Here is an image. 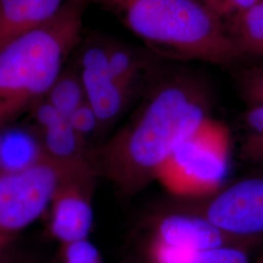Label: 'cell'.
Wrapping results in <instances>:
<instances>
[{"mask_svg":"<svg viewBox=\"0 0 263 263\" xmlns=\"http://www.w3.org/2000/svg\"><path fill=\"white\" fill-rule=\"evenodd\" d=\"M245 152L252 159L263 160V136L250 135L245 144Z\"/></svg>","mask_w":263,"mask_h":263,"instance_id":"obj_22","label":"cell"},{"mask_svg":"<svg viewBox=\"0 0 263 263\" xmlns=\"http://www.w3.org/2000/svg\"><path fill=\"white\" fill-rule=\"evenodd\" d=\"M189 263H251L249 248L227 245L193 252Z\"/></svg>","mask_w":263,"mask_h":263,"instance_id":"obj_15","label":"cell"},{"mask_svg":"<svg viewBox=\"0 0 263 263\" xmlns=\"http://www.w3.org/2000/svg\"><path fill=\"white\" fill-rule=\"evenodd\" d=\"M14 242L15 236L0 234V263H4L10 254H12V246Z\"/></svg>","mask_w":263,"mask_h":263,"instance_id":"obj_23","label":"cell"},{"mask_svg":"<svg viewBox=\"0 0 263 263\" xmlns=\"http://www.w3.org/2000/svg\"><path fill=\"white\" fill-rule=\"evenodd\" d=\"M44 100L66 117H69L86 101L80 72L62 71Z\"/></svg>","mask_w":263,"mask_h":263,"instance_id":"obj_14","label":"cell"},{"mask_svg":"<svg viewBox=\"0 0 263 263\" xmlns=\"http://www.w3.org/2000/svg\"><path fill=\"white\" fill-rule=\"evenodd\" d=\"M4 263H18L17 261V259L14 257V255H13V253L10 254L9 256H8V258L4 261Z\"/></svg>","mask_w":263,"mask_h":263,"instance_id":"obj_24","label":"cell"},{"mask_svg":"<svg viewBox=\"0 0 263 263\" xmlns=\"http://www.w3.org/2000/svg\"><path fill=\"white\" fill-rule=\"evenodd\" d=\"M211 98L195 76L175 73L157 82L135 118L91 154L101 173L125 193L142 187L176 147L207 120Z\"/></svg>","mask_w":263,"mask_h":263,"instance_id":"obj_1","label":"cell"},{"mask_svg":"<svg viewBox=\"0 0 263 263\" xmlns=\"http://www.w3.org/2000/svg\"><path fill=\"white\" fill-rule=\"evenodd\" d=\"M230 37L243 57H263V1L224 21Z\"/></svg>","mask_w":263,"mask_h":263,"instance_id":"obj_13","label":"cell"},{"mask_svg":"<svg viewBox=\"0 0 263 263\" xmlns=\"http://www.w3.org/2000/svg\"><path fill=\"white\" fill-rule=\"evenodd\" d=\"M68 120L73 129L84 138L85 135L92 133L99 127V120L87 100L68 117Z\"/></svg>","mask_w":263,"mask_h":263,"instance_id":"obj_20","label":"cell"},{"mask_svg":"<svg viewBox=\"0 0 263 263\" xmlns=\"http://www.w3.org/2000/svg\"><path fill=\"white\" fill-rule=\"evenodd\" d=\"M61 263H102L99 251L87 239L62 246Z\"/></svg>","mask_w":263,"mask_h":263,"instance_id":"obj_18","label":"cell"},{"mask_svg":"<svg viewBox=\"0 0 263 263\" xmlns=\"http://www.w3.org/2000/svg\"><path fill=\"white\" fill-rule=\"evenodd\" d=\"M45 157L40 139L30 132L9 127L0 131V173L27 169Z\"/></svg>","mask_w":263,"mask_h":263,"instance_id":"obj_12","label":"cell"},{"mask_svg":"<svg viewBox=\"0 0 263 263\" xmlns=\"http://www.w3.org/2000/svg\"><path fill=\"white\" fill-rule=\"evenodd\" d=\"M151 230V238L191 252L227 245L251 248L194 213H172L160 216L153 220Z\"/></svg>","mask_w":263,"mask_h":263,"instance_id":"obj_9","label":"cell"},{"mask_svg":"<svg viewBox=\"0 0 263 263\" xmlns=\"http://www.w3.org/2000/svg\"><path fill=\"white\" fill-rule=\"evenodd\" d=\"M40 132L43 149L48 158L77 176L93 178L91 154L85 148L84 137L73 129L68 118L45 100L31 109Z\"/></svg>","mask_w":263,"mask_h":263,"instance_id":"obj_7","label":"cell"},{"mask_svg":"<svg viewBox=\"0 0 263 263\" xmlns=\"http://www.w3.org/2000/svg\"><path fill=\"white\" fill-rule=\"evenodd\" d=\"M254 263H263V252L260 254V255L258 256V258L255 260Z\"/></svg>","mask_w":263,"mask_h":263,"instance_id":"obj_25","label":"cell"},{"mask_svg":"<svg viewBox=\"0 0 263 263\" xmlns=\"http://www.w3.org/2000/svg\"><path fill=\"white\" fill-rule=\"evenodd\" d=\"M91 180L66 179L51 202L50 230L62 244L85 240L89 235L94 213L90 201Z\"/></svg>","mask_w":263,"mask_h":263,"instance_id":"obj_8","label":"cell"},{"mask_svg":"<svg viewBox=\"0 0 263 263\" xmlns=\"http://www.w3.org/2000/svg\"><path fill=\"white\" fill-rule=\"evenodd\" d=\"M87 0H66L42 27L0 49V131L44 100L79 42Z\"/></svg>","mask_w":263,"mask_h":263,"instance_id":"obj_3","label":"cell"},{"mask_svg":"<svg viewBox=\"0 0 263 263\" xmlns=\"http://www.w3.org/2000/svg\"><path fill=\"white\" fill-rule=\"evenodd\" d=\"M193 252L151 238L145 246L148 263H189Z\"/></svg>","mask_w":263,"mask_h":263,"instance_id":"obj_16","label":"cell"},{"mask_svg":"<svg viewBox=\"0 0 263 263\" xmlns=\"http://www.w3.org/2000/svg\"><path fill=\"white\" fill-rule=\"evenodd\" d=\"M66 179H90L77 176L47 156L27 169L0 173V234L15 236L35 221Z\"/></svg>","mask_w":263,"mask_h":263,"instance_id":"obj_5","label":"cell"},{"mask_svg":"<svg viewBox=\"0 0 263 263\" xmlns=\"http://www.w3.org/2000/svg\"><path fill=\"white\" fill-rule=\"evenodd\" d=\"M223 22L236 13L252 7L263 0H199Z\"/></svg>","mask_w":263,"mask_h":263,"instance_id":"obj_19","label":"cell"},{"mask_svg":"<svg viewBox=\"0 0 263 263\" xmlns=\"http://www.w3.org/2000/svg\"><path fill=\"white\" fill-rule=\"evenodd\" d=\"M112 13L156 55L232 66L244 57L199 0H87Z\"/></svg>","mask_w":263,"mask_h":263,"instance_id":"obj_2","label":"cell"},{"mask_svg":"<svg viewBox=\"0 0 263 263\" xmlns=\"http://www.w3.org/2000/svg\"><path fill=\"white\" fill-rule=\"evenodd\" d=\"M86 100L92 106L99 126L116 119L128 104L136 87L123 84L108 76L88 70L80 71Z\"/></svg>","mask_w":263,"mask_h":263,"instance_id":"obj_11","label":"cell"},{"mask_svg":"<svg viewBox=\"0 0 263 263\" xmlns=\"http://www.w3.org/2000/svg\"><path fill=\"white\" fill-rule=\"evenodd\" d=\"M229 161V131L226 125L209 117L173 151L156 179L180 197L215 195L227 178Z\"/></svg>","mask_w":263,"mask_h":263,"instance_id":"obj_4","label":"cell"},{"mask_svg":"<svg viewBox=\"0 0 263 263\" xmlns=\"http://www.w3.org/2000/svg\"><path fill=\"white\" fill-rule=\"evenodd\" d=\"M66 0H0V49L42 27Z\"/></svg>","mask_w":263,"mask_h":263,"instance_id":"obj_10","label":"cell"},{"mask_svg":"<svg viewBox=\"0 0 263 263\" xmlns=\"http://www.w3.org/2000/svg\"><path fill=\"white\" fill-rule=\"evenodd\" d=\"M245 121L251 135L263 136V104L253 105L246 113Z\"/></svg>","mask_w":263,"mask_h":263,"instance_id":"obj_21","label":"cell"},{"mask_svg":"<svg viewBox=\"0 0 263 263\" xmlns=\"http://www.w3.org/2000/svg\"><path fill=\"white\" fill-rule=\"evenodd\" d=\"M241 93L253 105L263 104V67L245 69L238 76Z\"/></svg>","mask_w":263,"mask_h":263,"instance_id":"obj_17","label":"cell"},{"mask_svg":"<svg viewBox=\"0 0 263 263\" xmlns=\"http://www.w3.org/2000/svg\"><path fill=\"white\" fill-rule=\"evenodd\" d=\"M213 196L196 214L251 248L263 243V175L240 179Z\"/></svg>","mask_w":263,"mask_h":263,"instance_id":"obj_6","label":"cell"}]
</instances>
